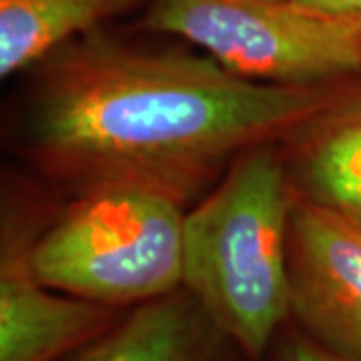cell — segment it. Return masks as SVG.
<instances>
[{
    "mask_svg": "<svg viewBox=\"0 0 361 361\" xmlns=\"http://www.w3.org/2000/svg\"><path fill=\"white\" fill-rule=\"evenodd\" d=\"M337 90L245 80L207 54L137 49L99 28L44 61L28 147L80 193L129 185L185 205L245 151L291 137Z\"/></svg>",
    "mask_w": 361,
    "mask_h": 361,
    "instance_id": "obj_1",
    "label": "cell"
},
{
    "mask_svg": "<svg viewBox=\"0 0 361 361\" xmlns=\"http://www.w3.org/2000/svg\"><path fill=\"white\" fill-rule=\"evenodd\" d=\"M275 145L239 155L185 213L183 287L247 360L261 361L289 303V219L295 203Z\"/></svg>",
    "mask_w": 361,
    "mask_h": 361,
    "instance_id": "obj_2",
    "label": "cell"
},
{
    "mask_svg": "<svg viewBox=\"0 0 361 361\" xmlns=\"http://www.w3.org/2000/svg\"><path fill=\"white\" fill-rule=\"evenodd\" d=\"M183 205L167 195L89 189L28 247V267L66 295L113 310L141 305L183 287Z\"/></svg>",
    "mask_w": 361,
    "mask_h": 361,
    "instance_id": "obj_3",
    "label": "cell"
},
{
    "mask_svg": "<svg viewBox=\"0 0 361 361\" xmlns=\"http://www.w3.org/2000/svg\"><path fill=\"white\" fill-rule=\"evenodd\" d=\"M142 25L197 44L235 77L323 87L361 75V25L293 0H147Z\"/></svg>",
    "mask_w": 361,
    "mask_h": 361,
    "instance_id": "obj_4",
    "label": "cell"
},
{
    "mask_svg": "<svg viewBox=\"0 0 361 361\" xmlns=\"http://www.w3.org/2000/svg\"><path fill=\"white\" fill-rule=\"evenodd\" d=\"M287 253L291 317L331 353L361 361V225L295 197Z\"/></svg>",
    "mask_w": 361,
    "mask_h": 361,
    "instance_id": "obj_5",
    "label": "cell"
},
{
    "mask_svg": "<svg viewBox=\"0 0 361 361\" xmlns=\"http://www.w3.org/2000/svg\"><path fill=\"white\" fill-rule=\"evenodd\" d=\"M26 251L2 253L0 361H54L103 336L115 323L113 307L42 285Z\"/></svg>",
    "mask_w": 361,
    "mask_h": 361,
    "instance_id": "obj_6",
    "label": "cell"
},
{
    "mask_svg": "<svg viewBox=\"0 0 361 361\" xmlns=\"http://www.w3.org/2000/svg\"><path fill=\"white\" fill-rule=\"evenodd\" d=\"M291 139L287 173L297 197L361 225V85L337 90Z\"/></svg>",
    "mask_w": 361,
    "mask_h": 361,
    "instance_id": "obj_7",
    "label": "cell"
},
{
    "mask_svg": "<svg viewBox=\"0 0 361 361\" xmlns=\"http://www.w3.org/2000/svg\"><path fill=\"white\" fill-rule=\"evenodd\" d=\"M229 337L185 287L135 305L73 361H225Z\"/></svg>",
    "mask_w": 361,
    "mask_h": 361,
    "instance_id": "obj_8",
    "label": "cell"
},
{
    "mask_svg": "<svg viewBox=\"0 0 361 361\" xmlns=\"http://www.w3.org/2000/svg\"><path fill=\"white\" fill-rule=\"evenodd\" d=\"M147 0H0V77L44 63Z\"/></svg>",
    "mask_w": 361,
    "mask_h": 361,
    "instance_id": "obj_9",
    "label": "cell"
},
{
    "mask_svg": "<svg viewBox=\"0 0 361 361\" xmlns=\"http://www.w3.org/2000/svg\"><path fill=\"white\" fill-rule=\"evenodd\" d=\"M275 361H345L336 353H331L329 349L319 345L317 341H313L310 336H305L303 331L289 336L283 341V345L279 348Z\"/></svg>",
    "mask_w": 361,
    "mask_h": 361,
    "instance_id": "obj_10",
    "label": "cell"
},
{
    "mask_svg": "<svg viewBox=\"0 0 361 361\" xmlns=\"http://www.w3.org/2000/svg\"><path fill=\"white\" fill-rule=\"evenodd\" d=\"M293 2L325 16L361 25V0H293Z\"/></svg>",
    "mask_w": 361,
    "mask_h": 361,
    "instance_id": "obj_11",
    "label": "cell"
}]
</instances>
